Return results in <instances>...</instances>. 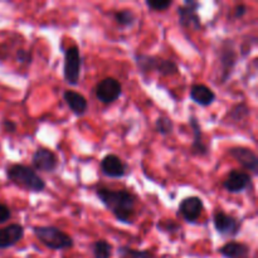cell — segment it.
Returning a JSON list of instances; mask_svg holds the SVG:
<instances>
[{"instance_id":"1","label":"cell","mask_w":258,"mask_h":258,"mask_svg":"<svg viewBox=\"0 0 258 258\" xmlns=\"http://www.w3.org/2000/svg\"><path fill=\"white\" fill-rule=\"evenodd\" d=\"M96 196L106 209L112 213V216L120 223L131 224L135 217L136 202L138 197L128 190H115V189L100 186L96 189Z\"/></svg>"},{"instance_id":"2","label":"cell","mask_w":258,"mask_h":258,"mask_svg":"<svg viewBox=\"0 0 258 258\" xmlns=\"http://www.w3.org/2000/svg\"><path fill=\"white\" fill-rule=\"evenodd\" d=\"M7 178L15 185L30 193H42L45 189V181L33 170L23 164H13L7 169Z\"/></svg>"},{"instance_id":"3","label":"cell","mask_w":258,"mask_h":258,"mask_svg":"<svg viewBox=\"0 0 258 258\" xmlns=\"http://www.w3.org/2000/svg\"><path fill=\"white\" fill-rule=\"evenodd\" d=\"M32 231L35 238L52 251H63L75 246L72 237L54 226H35Z\"/></svg>"},{"instance_id":"4","label":"cell","mask_w":258,"mask_h":258,"mask_svg":"<svg viewBox=\"0 0 258 258\" xmlns=\"http://www.w3.org/2000/svg\"><path fill=\"white\" fill-rule=\"evenodd\" d=\"M135 64L141 75L156 72L161 76H175L179 73V67L174 60L165 59L159 55H150L145 53H135L134 54Z\"/></svg>"},{"instance_id":"5","label":"cell","mask_w":258,"mask_h":258,"mask_svg":"<svg viewBox=\"0 0 258 258\" xmlns=\"http://www.w3.org/2000/svg\"><path fill=\"white\" fill-rule=\"evenodd\" d=\"M82 57L77 45H71L64 50V62H63V78L71 86H77L80 82Z\"/></svg>"},{"instance_id":"6","label":"cell","mask_w":258,"mask_h":258,"mask_svg":"<svg viewBox=\"0 0 258 258\" xmlns=\"http://www.w3.org/2000/svg\"><path fill=\"white\" fill-rule=\"evenodd\" d=\"M219 70H221V82L224 83L231 78L234 67L238 60L236 44L232 39H226L219 47Z\"/></svg>"},{"instance_id":"7","label":"cell","mask_w":258,"mask_h":258,"mask_svg":"<svg viewBox=\"0 0 258 258\" xmlns=\"http://www.w3.org/2000/svg\"><path fill=\"white\" fill-rule=\"evenodd\" d=\"M122 85L113 77H106L96 85L95 96L103 105H111L121 97Z\"/></svg>"},{"instance_id":"8","label":"cell","mask_w":258,"mask_h":258,"mask_svg":"<svg viewBox=\"0 0 258 258\" xmlns=\"http://www.w3.org/2000/svg\"><path fill=\"white\" fill-rule=\"evenodd\" d=\"M201 7L198 2L186 0L183 5L178 8L179 24L184 29H191L198 32L202 29V20L198 14V8Z\"/></svg>"},{"instance_id":"9","label":"cell","mask_w":258,"mask_h":258,"mask_svg":"<svg viewBox=\"0 0 258 258\" xmlns=\"http://www.w3.org/2000/svg\"><path fill=\"white\" fill-rule=\"evenodd\" d=\"M213 226L217 233L223 237H236L241 232L242 222L223 211H216L213 214Z\"/></svg>"},{"instance_id":"10","label":"cell","mask_w":258,"mask_h":258,"mask_svg":"<svg viewBox=\"0 0 258 258\" xmlns=\"http://www.w3.org/2000/svg\"><path fill=\"white\" fill-rule=\"evenodd\" d=\"M204 211V204L199 197H186L180 202L178 208V214L189 224L197 223L199 217Z\"/></svg>"},{"instance_id":"11","label":"cell","mask_w":258,"mask_h":258,"mask_svg":"<svg viewBox=\"0 0 258 258\" xmlns=\"http://www.w3.org/2000/svg\"><path fill=\"white\" fill-rule=\"evenodd\" d=\"M33 170L42 173H53L58 166V158L52 150L47 148H39L32 156Z\"/></svg>"},{"instance_id":"12","label":"cell","mask_w":258,"mask_h":258,"mask_svg":"<svg viewBox=\"0 0 258 258\" xmlns=\"http://www.w3.org/2000/svg\"><path fill=\"white\" fill-rule=\"evenodd\" d=\"M229 155L238 164H241L248 174L257 175L258 174V156L253 150L244 146H234L228 150Z\"/></svg>"},{"instance_id":"13","label":"cell","mask_w":258,"mask_h":258,"mask_svg":"<svg viewBox=\"0 0 258 258\" xmlns=\"http://www.w3.org/2000/svg\"><path fill=\"white\" fill-rule=\"evenodd\" d=\"M252 184V175L247 171L232 170L223 181V188L231 194H239L247 190Z\"/></svg>"},{"instance_id":"14","label":"cell","mask_w":258,"mask_h":258,"mask_svg":"<svg viewBox=\"0 0 258 258\" xmlns=\"http://www.w3.org/2000/svg\"><path fill=\"white\" fill-rule=\"evenodd\" d=\"M100 166L103 175L111 179H120L127 174L126 164L115 154H108V155L103 156Z\"/></svg>"},{"instance_id":"15","label":"cell","mask_w":258,"mask_h":258,"mask_svg":"<svg viewBox=\"0 0 258 258\" xmlns=\"http://www.w3.org/2000/svg\"><path fill=\"white\" fill-rule=\"evenodd\" d=\"M24 237V227L14 223L0 228V249H7L19 243Z\"/></svg>"},{"instance_id":"16","label":"cell","mask_w":258,"mask_h":258,"mask_svg":"<svg viewBox=\"0 0 258 258\" xmlns=\"http://www.w3.org/2000/svg\"><path fill=\"white\" fill-rule=\"evenodd\" d=\"M189 125L193 131V144H191V153L197 156H207L208 155V146L206 145L203 140V131H202L201 122L194 115L189 117Z\"/></svg>"},{"instance_id":"17","label":"cell","mask_w":258,"mask_h":258,"mask_svg":"<svg viewBox=\"0 0 258 258\" xmlns=\"http://www.w3.org/2000/svg\"><path fill=\"white\" fill-rule=\"evenodd\" d=\"M63 100L67 103L70 110L76 116H83L88 110V102L83 95L73 90H66L63 92Z\"/></svg>"},{"instance_id":"18","label":"cell","mask_w":258,"mask_h":258,"mask_svg":"<svg viewBox=\"0 0 258 258\" xmlns=\"http://www.w3.org/2000/svg\"><path fill=\"white\" fill-rule=\"evenodd\" d=\"M189 96H190L191 101L194 103L199 106H203V107H207V106H211L212 103L216 101V93L206 85H202V83H196L190 87V91H189Z\"/></svg>"},{"instance_id":"19","label":"cell","mask_w":258,"mask_h":258,"mask_svg":"<svg viewBox=\"0 0 258 258\" xmlns=\"http://www.w3.org/2000/svg\"><path fill=\"white\" fill-rule=\"evenodd\" d=\"M218 252L224 258H248L251 248L248 244L243 243V242L231 241L222 246Z\"/></svg>"},{"instance_id":"20","label":"cell","mask_w":258,"mask_h":258,"mask_svg":"<svg viewBox=\"0 0 258 258\" xmlns=\"http://www.w3.org/2000/svg\"><path fill=\"white\" fill-rule=\"evenodd\" d=\"M113 20L120 27L131 28L136 24L138 18H136V14L131 9H121L113 13Z\"/></svg>"},{"instance_id":"21","label":"cell","mask_w":258,"mask_h":258,"mask_svg":"<svg viewBox=\"0 0 258 258\" xmlns=\"http://www.w3.org/2000/svg\"><path fill=\"white\" fill-rule=\"evenodd\" d=\"M118 258H155V254L148 249H135L128 246H121L117 249Z\"/></svg>"},{"instance_id":"22","label":"cell","mask_w":258,"mask_h":258,"mask_svg":"<svg viewBox=\"0 0 258 258\" xmlns=\"http://www.w3.org/2000/svg\"><path fill=\"white\" fill-rule=\"evenodd\" d=\"M93 258H111L112 257V244L106 239H97L92 244Z\"/></svg>"},{"instance_id":"23","label":"cell","mask_w":258,"mask_h":258,"mask_svg":"<svg viewBox=\"0 0 258 258\" xmlns=\"http://www.w3.org/2000/svg\"><path fill=\"white\" fill-rule=\"evenodd\" d=\"M249 115V107L247 106V103L241 102L238 105L233 106V107L229 110V112L227 113V117L231 122H239V121H243L244 118H247V116Z\"/></svg>"},{"instance_id":"24","label":"cell","mask_w":258,"mask_h":258,"mask_svg":"<svg viewBox=\"0 0 258 258\" xmlns=\"http://www.w3.org/2000/svg\"><path fill=\"white\" fill-rule=\"evenodd\" d=\"M155 128L160 135L168 136L174 131V122L168 116H160L155 121Z\"/></svg>"},{"instance_id":"25","label":"cell","mask_w":258,"mask_h":258,"mask_svg":"<svg viewBox=\"0 0 258 258\" xmlns=\"http://www.w3.org/2000/svg\"><path fill=\"white\" fill-rule=\"evenodd\" d=\"M145 4L153 12H164L173 5V0H146Z\"/></svg>"},{"instance_id":"26","label":"cell","mask_w":258,"mask_h":258,"mask_svg":"<svg viewBox=\"0 0 258 258\" xmlns=\"http://www.w3.org/2000/svg\"><path fill=\"white\" fill-rule=\"evenodd\" d=\"M158 228L160 229V231L165 232V233H175L180 227H179L174 221H164L158 224Z\"/></svg>"},{"instance_id":"27","label":"cell","mask_w":258,"mask_h":258,"mask_svg":"<svg viewBox=\"0 0 258 258\" xmlns=\"http://www.w3.org/2000/svg\"><path fill=\"white\" fill-rule=\"evenodd\" d=\"M17 60L22 64H30L33 60V55L29 50L18 49L17 50Z\"/></svg>"},{"instance_id":"28","label":"cell","mask_w":258,"mask_h":258,"mask_svg":"<svg viewBox=\"0 0 258 258\" xmlns=\"http://www.w3.org/2000/svg\"><path fill=\"white\" fill-rule=\"evenodd\" d=\"M10 218H12V211H10V208L7 204L0 202V224L7 223Z\"/></svg>"},{"instance_id":"29","label":"cell","mask_w":258,"mask_h":258,"mask_svg":"<svg viewBox=\"0 0 258 258\" xmlns=\"http://www.w3.org/2000/svg\"><path fill=\"white\" fill-rule=\"evenodd\" d=\"M2 125H3V130L8 134H14L15 130H17V123H15L14 121L4 120Z\"/></svg>"},{"instance_id":"30","label":"cell","mask_w":258,"mask_h":258,"mask_svg":"<svg viewBox=\"0 0 258 258\" xmlns=\"http://www.w3.org/2000/svg\"><path fill=\"white\" fill-rule=\"evenodd\" d=\"M247 13H248V8H247V5L239 4L234 8V17L238 18V19L239 18H243Z\"/></svg>"}]
</instances>
